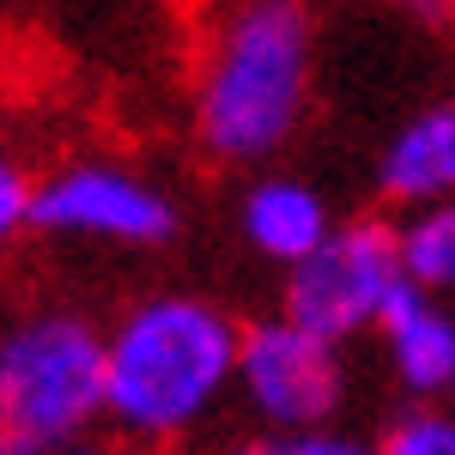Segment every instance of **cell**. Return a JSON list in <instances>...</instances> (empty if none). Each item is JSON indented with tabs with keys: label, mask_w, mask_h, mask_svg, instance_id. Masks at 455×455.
I'll use <instances>...</instances> for the list:
<instances>
[{
	"label": "cell",
	"mask_w": 455,
	"mask_h": 455,
	"mask_svg": "<svg viewBox=\"0 0 455 455\" xmlns=\"http://www.w3.org/2000/svg\"><path fill=\"white\" fill-rule=\"evenodd\" d=\"M31 207H36V182L12 158H0V255L31 231Z\"/></svg>",
	"instance_id": "cell-12"
},
{
	"label": "cell",
	"mask_w": 455,
	"mask_h": 455,
	"mask_svg": "<svg viewBox=\"0 0 455 455\" xmlns=\"http://www.w3.org/2000/svg\"><path fill=\"white\" fill-rule=\"evenodd\" d=\"M443 407H450V413H455V383H450V395H443Z\"/></svg>",
	"instance_id": "cell-18"
},
{
	"label": "cell",
	"mask_w": 455,
	"mask_h": 455,
	"mask_svg": "<svg viewBox=\"0 0 455 455\" xmlns=\"http://www.w3.org/2000/svg\"><path fill=\"white\" fill-rule=\"evenodd\" d=\"M36 231L55 237H85V243H122V249H152L176 231L171 195L146 176L122 171V164H68L49 182H36Z\"/></svg>",
	"instance_id": "cell-6"
},
{
	"label": "cell",
	"mask_w": 455,
	"mask_h": 455,
	"mask_svg": "<svg viewBox=\"0 0 455 455\" xmlns=\"http://www.w3.org/2000/svg\"><path fill=\"white\" fill-rule=\"evenodd\" d=\"M443 12H450V19H455V0H443Z\"/></svg>",
	"instance_id": "cell-19"
},
{
	"label": "cell",
	"mask_w": 455,
	"mask_h": 455,
	"mask_svg": "<svg viewBox=\"0 0 455 455\" xmlns=\"http://www.w3.org/2000/svg\"><path fill=\"white\" fill-rule=\"evenodd\" d=\"M104 419V334L73 310H36L0 334V425L61 450Z\"/></svg>",
	"instance_id": "cell-3"
},
{
	"label": "cell",
	"mask_w": 455,
	"mask_h": 455,
	"mask_svg": "<svg viewBox=\"0 0 455 455\" xmlns=\"http://www.w3.org/2000/svg\"><path fill=\"white\" fill-rule=\"evenodd\" d=\"M237 395L267 431H315L334 419V407L347 401V364L340 340L315 334L291 315L249 322L243 347H237Z\"/></svg>",
	"instance_id": "cell-5"
},
{
	"label": "cell",
	"mask_w": 455,
	"mask_h": 455,
	"mask_svg": "<svg viewBox=\"0 0 455 455\" xmlns=\"http://www.w3.org/2000/svg\"><path fill=\"white\" fill-rule=\"evenodd\" d=\"M243 328L195 291H158L104 334V419L134 443H176L237 388Z\"/></svg>",
	"instance_id": "cell-1"
},
{
	"label": "cell",
	"mask_w": 455,
	"mask_h": 455,
	"mask_svg": "<svg viewBox=\"0 0 455 455\" xmlns=\"http://www.w3.org/2000/svg\"><path fill=\"white\" fill-rule=\"evenodd\" d=\"M377 340L395 371V383L413 401H443L455 383V315L443 310L437 291L401 285L388 298V310L377 315Z\"/></svg>",
	"instance_id": "cell-7"
},
{
	"label": "cell",
	"mask_w": 455,
	"mask_h": 455,
	"mask_svg": "<svg viewBox=\"0 0 455 455\" xmlns=\"http://www.w3.org/2000/svg\"><path fill=\"white\" fill-rule=\"evenodd\" d=\"M395 243H401V274H407V285L450 298L455 291V201L407 207V219L395 225Z\"/></svg>",
	"instance_id": "cell-10"
},
{
	"label": "cell",
	"mask_w": 455,
	"mask_h": 455,
	"mask_svg": "<svg viewBox=\"0 0 455 455\" xmlns=\"http://www.w3.org/2000/svg\"><path fill=\"white\" fill-rule=\"evenodd\" d=\"M231 455H291V437H285V431H267V437H249V443H237Z\"/></svg>",
	"instance_id": "cell-14"
},
{
	"label": "cell",
	"mask_w": 455,
	"mask_h": 455,
	"mask_svg": "<svg viewBox=\"0 0 455 455\" xmlns=\"http://www.w3.org/2000/svg\"><path fill=\"white\" fill-rule=\"evenodd\" d=\"M291 455H377V443H364V437H347V431H328V425H315V431H291Z\"/></svg>",
	"instance_id": "cell-13"
},
{
	"label": "cell",
	"mask_w": 455,
	"mask_h": 455,
	"mask_svg": "<svg viewBox=\"0 0 455 455\" xmlns=\"http://www.w3.org/2000/svg\"><path fill=\"white\" fill-rule=\"evenodd\" d=\"M407 285L401 243L388 219H347L322 243L285 267V315L328 340H352L377 328L388 298Z\"/></svg>",
	"instance_id": "cell-4"
},
{
	"label": "cell",
	"mask_w": 455,
	"mask_h": 455,
	"mask_svg": "<svg viewBox=\"0 0 455 455\" xmlns=\"http://www.w3.org/2000/svg\"><path fill=\"white\" fill-rule=\"evenodd\" d=\"M388 6H401V12H407V19H419V25L450 19V12H443V0H388Z\"/></svg>",
	"instance_id": "cell-15"
},
{
	"label": "cell",
	"mask_w": 455,
	"mask_h": 455,
	"mask_svg": "<svg viewBox=\"0 0 455 455\" xmlns=\"http://www.w3.org/2000/svg\"><path fill=\"white\" fill-rule=\"evenodd\" d=\"M0 455H43V450H36V443H25L19 431H6V425H0Z\"/></svg>",
	"instance_id": "cell-17"
},
{
	"label": "cell",
	"mask_w": 455,
	"mask_h": 455,
	"mask_svg": "<svg viewBox=\"0 0 455 455\" xmlns=\"http://www.w3.org/2000/svg\"><path fill=\"white\" fill-rule=\"evenodd\" d=\"M49 455H122V450H109V443H92V437H73V443H61V450H49Z\"/></svg>",
	"instance_id": "cell-16"
},
{
	"label": "cell",
	"mask_w": 455,
	"mask_h": 455,
	"mask_svg": "<svg viewBox=\"0 0 455 455\" xmlns=\"http://www.w3.org/2000/svg\"><path fill=\"white\" fill-rule=\"evenodd\" d=\"M315 25L304 0H231L195 79V134L225 164L274 158L310 109Z\"/></svg>",
	"instance_id": "cell-2"
},
{
	"label": "cell",
	"mask_w": 455,
	"mask_h": 455,
	"mask_svg": "<svg viewBox=\"0 0 455 455\" xmlns=\"http://www.w3.org/2000/svg\"><path fill=\"white\" fill-rule=\"evenodd\" d=\"M334 231V212L328 201L315 195L310 182H298V176H261L255 188L243 195V237L255 255H267V261H304L322 237Z\"/></svg>",
	"instance_id": "cell-9"
},
{
	"label": "cell",
	"mask_w": 455,
	"mask_h": 455,
	"mask_svg": "<svg viewBox=\"0 0 455 455\" xmlns=\"http://www.w3.org/2000/svg\"><path fill=\"white\" fill-rule=\"evenodd\" d=\"M377 455H455V413L450 407H413L377 437Z\"/></svg>",
	"instance_id": "cell-11"
},
{
	"label": "cell",
	"mask_w": 455,
	"mask_h": 455,
	"mask_svg": "<svg viewBox=\"0 0 455 455\" xmlns=\"http://www.w3.org/2000/svg\"><path fill=\"white\" fill-rule=\"evenodd\" d=\"M377 188L395 207L455 201V104H425L388 134L377 158Z\"/></svg>",
	"instance_id": "cell-8"
}]
</instances>
